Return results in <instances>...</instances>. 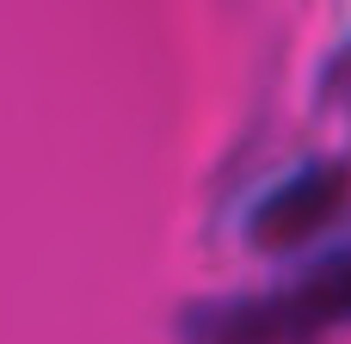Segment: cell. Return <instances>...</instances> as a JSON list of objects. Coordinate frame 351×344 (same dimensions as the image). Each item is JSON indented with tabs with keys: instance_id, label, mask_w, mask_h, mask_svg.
<instances>
[{
	"instance_id": "7a4b0ae2",
	"label": "cell",
	"mask_w": 351,
	"mask_h": 344,
	"mask_svg": "<svg viewBox=\"0 0 351 344\" xmlns=\"http://www.w3.org/2000/svg\"><path fill=\"white\" fill-rule=\"evenodd\" d=\"M346 209H351V160H315L253 203L247 240L259 252H296V246L321 240Z\"/></svg>"
},
{
	"instance_id": "6da1fadb",
	"label": "cell",
	"mask_w": 351,
	"mask_h": 344,
	"mask_svg": "<svg viewBox=\"0 0 351 344\" xmlns=\"http://www.w3.org/2000/svg\"><path fill=\"white\" fill-rule=\"evenodd\" d=\"M351 326V252L321 259L284 289L222 295L179 314V344H315Z\"/></svg>"
},
{
	"instance_id": "3957f363",
	"label": "cell",
	"mask_w": 351,
	"mask_h": 344,
	"mask_svg": "<svg viewBox=\"0 0 351 344\" xmlns=\"http://www.w3.org/2000/svg\"><path fill=\"white\" fill-rule=\"evenodd\" d=\"M321 98H333V105L346 98V105H351V49H339V55L327 62V74H321Z\"/></svg>"
}]
</instances>
